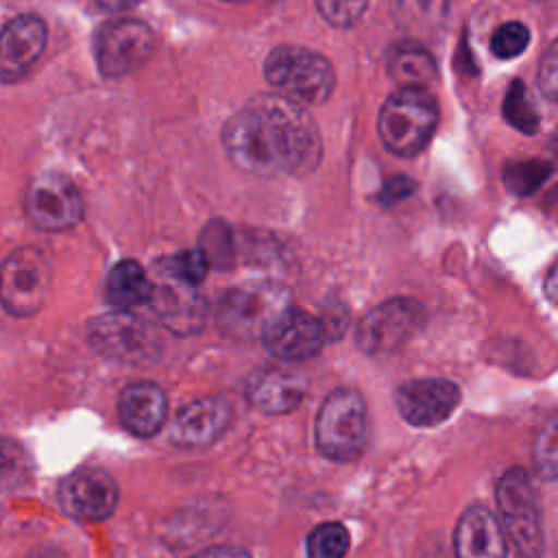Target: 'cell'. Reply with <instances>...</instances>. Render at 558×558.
Wrapping results in <instances>:
<instances>
[{"label": "cell", "mask_w": 558, "mask_h": 558, "mask_svg": "<svg viewBox=\"0 0 558 558\" xmlns=\"http://www.w3.org/2000/svg\"><path fill=\"white\" fill-rule=\"evenodd\" d=\"M229 159L257 177H290L316 168L320 135L303 105L286 96H255L222 129Z\"/></svg>", "instance_id": "1"}, {"label": "cell", "mask_w": 558, "mask_h": 558, "mask_svg": "<svg viewBox=\"0 0 558 558\" xmlns=\"http://www.w3.org/2000/svg\"><path fill=\"white\" fill-rule=\"evenodd\" d=\"M438 124L436 100L421 87H399L379 111L377 129L384 146L399 155L412 157L432 140Z\"/></svg>", "instance_id": "2"}, {"label": "cell", "mask_w": 558, "mask_h": 558, "mask_svg": "<svg viewBox=\"0 0 558 558\" xmlns=\"http://www.w3.org/2000/svg\"><path fill=\"white\" fill-rule=\"evenodd\" d=\"M268 83L286 98L299 105H318L333 92L331 63L301 46H277L264 61Z\"/></svg>", "instance_id": "3"}, {"label": "cell", "mask_w": 558, "mask_h": 558, "mask_svg": "<svg viewBox=\"0 0 558 558\" xmlns=\"http://www.w3.org/2000/svg\"><path fill=\"white\" fill-rule=\"evenodd\" d=\"M290 307L283 283L255 279L231 288L218 307V323L233 338H264L268 327Z\"/></svg>", "instance_id": "4"}, {"label": "cell", "mask_w": 558, "mask_h": 558, "mask_svg": "<svg viewBox=\"0 0 558 558\" xmlns=\"http://www.w3.org/2000/svg\"><path fill=\"white\" fill-rule=\"evenodd\" d=\"M368 436L366 403L353 388L333 390L320 405L314 438L320 453L331 460H353L362 453Z\"/></svg>", "instance_id": "5"}, {"label": "cell", "mask_w": 558, "mask_h": 558, "mask_svg": "<svg viewBox=\"0 0 558 558\" xmlns=\"http://www.w3.org/2000/svg\"><path fill=\"white\" fill-rule=\"evenodd\" d=\"M495 497L506 536L521 556L538 558L543 551V521L530 475L519 466L508 469L497 482Z\"/></svg>", "instance_id": "6"}, {"label": "cell", "mask_w": 558, "mask_h": 558, "mask_svg": "<svg viewBox=\"0 0 558 558\" xmlns=\"http://www.w3.org/2000/svg\"><path fill=\"white\" fill-rule=\"evenodd\" d=\"M52 281L48 255L37 246L11 251L0 270V299L9 314L31 316L44 305Z\"/></svg>", "instance_id": "7"}, {"label": "cell", "mask_w": 558, "mask_h": 558, "mask_svg": "<svg viewBox=\"0 0 558 558\" xmlns=\"http://www.w3.org/2000/svg\"><path fill=\"white\" fill-rule=\"evenodd\" d=\"M425 323L423 305L414 299L397 296L373 307L357 325V344L368 355L399 351Z\"/></svg>", "instance_id": "8"}, {"label": "cell", "mask_w": 558, "mask_h": 558, "mask_svg": "<svg viewBox=\"0 0 558 558\" xmlns=\"http://www.w3.org/2000/svg\"><path fill=\"white\" fill-rule=\"evenodd\" d=\"M87 338L100 355L118 362H146L157 355L159 347L155 329L133 312H111L94 318Z\"/></svg>", "instance_id": "9"}, {"label": "cell", "mask_w": 558, "mask_h": 558, "mask_svg": "<svg viewBox=\"0 0 558 558\" xmlns=\"http://www.w3.org/2000/svg\"><path fill=\"white\" fill-rule=\"evenodd\" d=\"M94 50L100 74L120 78L148 61L155 50V35L140 20H113L98 31Z\"/></svg>", "instance_id": "10"}, {"label": "cell", "mask_w": 558, "mask_h": 558, "mask_svg": "<svg viewBox=\"0 0 558 558\" xmlns=\"http://www.w3.org/2000/svg\"><path fill=\"white\" fill-rule=\"evenodd\" d=\"M83 198L65 174L41 172L26 187L24 211L37 229L65 231L83 218Z\"/></svg>", "instance_id": "11"}, {"label": "cell", "mask_w": 558, "mask_h": 558, "mask_svg": "<svg viewBox=\"0 0 558 558\" xmlns=\"http://www.w3.org/2000/svg\"><path fill=\"white\" fill-rule=\"evenodd\" d=\"M59 504L76 521H102L118 504L116 480L100 469H81L59 486Z\"/></svg>", "instance_id": "12"}, {"label": "cell", "mask_w": 558, "mask_h": 558, "mask_svg": "<svg viewBox=\"0 0 558 558\" xmlns=\"http://www.w3.org/2000/svg\"><path fill=\"white\" fill-rule=\"evenodd\" d=\"M395 403L410 425L434 427L458 408L460 388L449 379H412L397 388Z\"/></svg>", "instance_id": "13"}, {"label": "cell", "mask_w": 558, "mask_h": 558, "mask_svg": "<svg viewBox=\"0 0 558 558\" xmlns=\"http://www.w3.org/2000/svg\"><path fill=\"white\" fill-rule=\"evenodd\" d=\"M327 338V327L303 310L288 307L264 333L266 349L286 362L314 357Z\"/></svg>", "instance_id": "14"}, {"label": "cell", "mask_w": 558, "mask_h": 558, "mask_svg": "<svg viewBox=\"0 0 558 558\" xmlns=\"http://www.w3.org/2000/svg\"><path fill=\"white\" fill-rule=\"evenodd\" d=\"M46 46V24L37 15H17L0 37V76L4 83L22 78Z\"/></svg>", "instance_id": "15"}, {"label": "cell", "mask_w": 558, "mask_h": 558, "mask_svg": "<svg viewBox=\"0 0 558 558\" xmlns=\"http://www.w3.org/2000/svg\"><path fill=\"white\" fill-rule=\"evenodd\" d=\"M233 408L225 397H205L185 405L170 429L172 442L181 447H205L231 423Z\"/></svg>", "instance_id": "16"}, {"label": "cell", "mask_w": 558, "mask_h": 558, "mask_svg": "<svg viewBox=\"0 0 558 558\" xmlns=\"http://www.w3.org/2000/svg\"><path fill=\"white\" fill-rule=\"evenodd\" d=\"M150 305L157 318L174 333H194L205 320V301L201 294L194 286L179 281L170 272L153 286Z\"/></svg>", "instance_id": "17"}, {"label": "cell", "mask_w": 558, "mask_h": 558, "mask_svg": "<svg viewBox=\"0 0 558 558\" xmlns=\"http://www.w3.org/2000/svg\"><path fill=\"white\" fill-rule=\"evenodd\" d=\"M456 558H508L506 530L484 506L462 512L453 532Z\"/></svg>", "instance_id": "18"}, {"label": "cell", "mask_w": 558, "mask_h": 558, "mask_svg": "<svg viewBox=\"0 0 558 558\" xmlns=\"http://www.w3.org/2000/svg\"><path fill=\"white\" fill-rule=\"evenodd\" d=\"M244 390L253 408L266 414H286L303 401L307 384L294 371L264 366L248 375Z\"/></svg>", "instance_id": "19"}, {"label": "cell", "mask_w": 558, "mask_h": 558, "mask_svg": "<svg viewBox=\"0 0 558 558\" xmlns=\"http://www.w3.org/2000/svg\"><path fill=\"white\" fill-rule=\"evenodd\" d=\"M120 421L122 425L142 438L157 434L168 414V399L157 384L137 381L120 395Z\"/></svg>", "instance_id": "20"}, {"label": "cell", "mask_w": 558, "mask_h": 558, "mask_svg": "<svg viewBox=\"0 0 558 558\" xmlns=\"http://www.w3.org/2000/svg\"><path fill=\"white\" fill-rule=\"evenodd\" d=\"M153 286L155 283L137 262L122 259L107 275L105 299L116 312H133L135 307L150 303Z\"/></svg>", "instance_id": "21"}, {"label": "cell", "mask_w": 558, "mask_h": 558, "mask_svg": "<svg viewBox=\"0 0 558 558\" xmlns=\"http://www.w3.org/2000/svg\"><path fill=\"white\" fill-rule=\"evenodd\" d=\"M386 68L401 87L425 89L436 78V61L432 52L416 41L395 44L388 50Z\"/></svg>", "instance_id": "22"}, {"label": "cell", "mask_w": 558, "mask_h": 558, "mask_svg": "<svg viewBox=\"0 0 558 558\" xmlns=\"http://www.w3.org/2000/svg\"><path fill=\"white\" fill-rule=\"evenodd\" d=\"M392 7L399 24L416 31L436 28L447 13V0H392Z\"/></svg>", "instance_id": "23"}, {"label": "cell", "mask_w": 558, "mask_h": 558, "mask_svg": "<svg viewBox=\"0 0 558 558\" xmlns=\"http://www.w3.org/2000/svg\"><path fill=\"white\" fill-rule=\"evenodd\" d=\"M551 174V163L545 159L512 161L504 170L506 187L517 196L534 194Z\"/></svg>", "instance_id": "24"}, {"label": "cell", "mask_w": 558, "mask_h": 558, "mask_svg": "<svg viewBox=\"0 0 558 558\" xmlns=\"http://www.w3.org/2000/svg\"><path fill=\"white\" fill-rule=\"evenodd\" d=\"M504 118L508 120L510 126H514L517 131L525 133V135H534L541 126V120H538V113L527 96V89L525 85L514 78L506 92V98H504Z\"/></svg>", "instance_id": "25"}, {"label": "cell", "mask_w": 558, "mask_h": 558, "mask_svg": "<svg viewBox=\"0 0 558 558\" xmlns=\"http://www.w3.org/2000/svg\"><path fill=\"white\" fill-rule=\"evenodd\" d=\"M349 549V532L338 521L320 523L307 538L310 558H342Z\"/></svg>", "instance_id": "26"}, {"label": "cell", "mask_w": 558, "mask_h": 558, "mask_svg": "<svg viewBox=\"0 0 558 558\" xmlns=\"http://www.w3.org/2000/svg\"><path fill=\"white\" fill-rule=\"evenodd\" d=\"M534 469L541 480H558V418H551L534 442Z\"/></svg>", "instance_id": "27"}, {"label": "cell", "mask_w": 558, "mask_h": 558, "mask_svg": "<svg viewBox=\"0 0 558 558\" xmlns=\"http://www.w3.org/2000/svg\"><path fill=\"white\" fill-rule=\"evenodd\" d=\"M201 253L209 262V266L227 268L233 262V240L229 229L222 222H211L201 235Z\"/></svg>", "instance_id": "28"}, {"label": "cell", "mask_w": 558, "mask_h": 558, "mask_svg": "<svg viewBox=\"0 0 558 558\" xmlns=\"http://www.w3.org/2000/svg\"><path fill=\"white\" fill-rule=\"evenodd\" d=\"M530 44V28L523 22H504L490 35V50L497 59H514Z\"/></svg>", "instance_id": "29"}, {"label": "cell", "mask_w": 558, "mask_h": 558, "mask_svg": "<svg viewBox=\"0 0 558 558\" xmlns=\"http://www.w3.org/2000/svg\"><path fill=\"white\" fill-rule=\"evenodd\" d=\"M368 0H316V9L325 22L338 28L353 26L366 11Z\"/></svg>", "instance_id": "30"}, {"label": "cell", "mask_w": 558, "mask_h": 558, "mask_svg": "<svg viewBox=\"0 0 558 558\" xmlns=\"http://www.w3.org/2000/svg\"><path fill=\"white\" fill-rule=\"evenodd\" d=\"M207 270H209V262L205 259L201 248H196V251H183L177 257H172L168 272L187 286H198L205 279Z\"/></svg>", "instance_id": "31"}, {"label": "cell", "mask_w": 558, "mask_h": 558, "mask_svg": "<svg viewBox=\"0 0 558 558\" xmlns=\"http://www.w3.org/2000/svg\"><path fill=\"white\" fill-rule=\"evenodd\" d=\"M538 87L543 96L558 102V39L545 50L541 63H538Z\"/></svg>", "instance_id": "32"}, {"label": "cell", "mask_w": 558, "mask_h": 558, "mask_svg": "<svg viewBox=\"0 0 558 558\" xmlns=\"http://www.w3.org/2000/svg\"><path fill=\"white\" fill-rule=\"evenodd\" d=\"M414 192V183L408 177H390L381 187V203H397L403 201Z\"/></svg>", "instance_id": "33"}, {"label": "cell", "mask_w": 558, "mask_h": 558, "mask_svg": "<svg viewBox=\"0 0 558 558\" xmlns=\"http://www.w3.org/2000/svg\"><path fill=\"white\" fill-rule=\"evenodd\" d=\"M192 558H251V556L244 549H240V547L216 545V547H207V549L194 554Z\"/></svg>", "instance_id": "34"}, {"label": "cell", "mask_w": 558, "mask_h": 558, "mask_svg": "<svg viewBox=\"0 0 558 558\" xmlns=\"http://www.w3.org/2000/svg\"><path fill=\"white\" fill-rule=\"evenodd\" d=\"M545 294L551 301H558V259L554 262V266L549 268L547 277H545Z\"/></svg>", "instance_id": "35"}, {"label": "cell", "mask_w": 558, "mask_h": 558, "mask_svg": "<svg viewBox=\"0 0 558 558\" xmlns=\"http://www.w3.org/2000/svg\"><path fill=\"white\" fill-rule=\"evenodd\" d=\"M102 9H107V11H124V9H129L135 0H96Z\"/></svg>", "instance_id": "36"}, {"label": "cell", "mask_w": 558, "mask_h": 558, "mask_svg": "<svg viewBox=\"0 0 558 558\" xmlns=\"http://www.w3.org/2000/svg\"><path fill=\"white\" fill-rule=\"evenodd\" d=\"M222 2H248V0H222Z\"/></svg>", "instance_id": "37"}, {"label": "cell", "mask_w": 558, "mask_h": 558, "mask_svg": "<svg viewBox=\"0 0 558 558\" xmlns=\"http://www.w3.org/2000/svg\"><path fill=\"white\" fill-rule=\"evenodd\" d=\"M554 146H556V153H558V135H556V144Z\"/></svg>", "instance_id": "38"}, {"label": "cell", "mask_w": 558, "mask_h": 558, "mask_svg": "<svg viewBox=\"0 0 558 558\" xmlns=\"http://www.w3.org/2000/svg\"><path fill=\"white\" fill-rule=\"evenodd\" d=\"M538 2H543V0H538Z\"/></svg>", "instance_id": "39"}]
</instances>
